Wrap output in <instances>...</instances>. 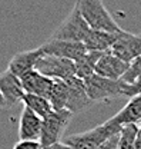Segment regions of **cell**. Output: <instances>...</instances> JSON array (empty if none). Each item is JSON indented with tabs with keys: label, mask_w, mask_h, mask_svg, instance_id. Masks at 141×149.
<instances>
[{
	"label": "cell",
	"mask_w": 141,
	"mask_h": 149,
	"mask_svg": "<svg viewBox=\"0 0 141 149\" xmlns=\"http://www.w3.org/2000/svg\"><path fill=\"white\" fill-rule=\"evenodd\" d=\"M123 126L117 125L111 118L104 123L88 129L81 133H74L66 138V143L70 145L73 149H97L101 143H104L108 138L120 133Z\"/></svg>",
	"instance_id": "1"
},
{
	"label": "cell",
	"mask_w": 141,
	"mask_h": 149,
	"mask_svg": "<svg viewBox=\"0 0 141 149\" xmlns=\"http://www.w3.org/2000/svg\"><path fill=\"white\" fill-rule=\"evenodd\" d=\"M76 3L80 9L81 16L93 30H104L114 33L123 32V29L116 23L114 17L107 10L103 0H77Z\"/></svg>",
	"instance_id": "2"
},
{
	"label": "cell",
	"mask_w": 141,
	"mask_h": 149,
	"mask_svg": "<svg viewBox=\"0 0 141 149\" xmlns=\"http://www.w3.org/2000/svg\"><path fill=\"white\" fill-rule=\"evenodd\" d=\"M91 32V27L87 24V22L80 13V9L77 3L74 4L73 10L69 13V16L61 22V24L53 32L50 39L56 40H69V42H81L84 43L86 37Z\"/></svg>",
	"instance_id": "3"
},
{
	"label": "cell",
	"mask_w": 141,
	"mask_h": 149,
	"mask_svg": "<svg viewBox=\"0 0 141 149\" xmlns=\"http://www.w3.org/2000/svg\"><path fill=\"white\" fill-rule=\"evenodd\" d=\"M86 91L93 103L108 100L117 96H124V83L123 80H111L94 73L90 77L84 79Z\"/></svg>",
	"instance_id": "4"
},
{
	"label": "cell",
	"mask_w": 141,
	"mask_h": 149,
	"mask_svg": "<svg viewBox=\"0 0 141 149\" xmlns=\"http://www.w3.org/2000/svg\"><path fill=\"white\" fill-rule=\"evenodd\" d=\"M73 115L74 113H71L69 109H60V111H53L47 118L43 119V128L40 136V143L43 145V148L60 142Z\"/></svg>",
	"instance_id": "5"
},
{
	"label": "cell",
	"mask_w": 141,
	"mask_h": 149,
	"mask_svg": "<svg viewBox=\"0 0 141 149\" xmlns=\"http://www.w3.org/2000/svg\"><path fill=\"white\" fill-rule=\"evenodd\" d=\"M36 69L40 73L46 74L52 79H61V80H70L76 76V62L70 59L56 57V56L44 55L40 57V60L36 65Z\"/></svg>",
	"instance_id": "6"
},
{
	"label": "cell",
	"mask_w": 141,
	"mask_h": 149,
	"mask_svg": "<svg viewBox=\"0 0 141 149\" xmlns=\"http://www.w3.org/2000/svg\"><path fill=\"white\" fill-rule=\"evenodd\" d=\"M44 52V55L70 59L73 62H77L87 53V47L81 42H69V40H56L49 39L46 43L40 46Z\"/></svg>",
	"instance_id": "7"
},
{
	"label": "cell",
	"mask_w": 141,
	"mask_h": 149,
	"mask_svg": "<svg viewBox=\"0 0 141 149\" xmlns=\"http://www.w3.org/2000/svg\"><path fill=\"white\" fill-rule=\"evenodd\" d=\"M111 53L120 57L121 60L131 63L134 59L141 56V33H128L124 32L120 35L118 40L111 47Z\"/></svg>",
	"instance_id": "8"
},
{
	"label": "cell",
	"mask_w": 141,
	"mask_h": 149,
	"mask_svg": "<svg viewBox=\"0 0 141 149\" xmlns=\"http://www.w3.org/2000/svg\"><path fill=\"white\" fill-rule=\"evenodd\" d=\"M0 93L6 102V108H12L23 102V96L26 95L20 77L9 70L0 74Z\"/></svg>",
	"instance_id": "9"
},
{
	"label": "cell",
	"mask_w": 141,
	"mask_h": 149,
	"mask_svg": "<svg viewBox=\"0 0 141 149\" xmlns=\"http://www.w3.org/2000/svg\"><path fill=\"white\" fill-rule=\"evenodd\" d=\"M67 83H69L70 92H69V100H67L66 109H69L74 115L88 109L93 105V100L90 99L87 91H86L84 80L74 76L70 80H67Z\"/></svg>",
	"instance_id": "10"
},
{
	"label": "cell",
	"mask_w": 141,
	"mask_h": 149,
	"mask_svg": "<svg viewBox=\"0 0 141 149\" xmlns=\"http://www.w3.org/2000/svg\"><path fill=\"white\" fill-rule=\"evenodd\" d=\"M43 128V118L23 105V111L19 120V138L20 141H40Z\"/></svg>",
	"instance_id": "11"
},
{
	"label": "cell",
	"mask_w": 141,
	"mask_h": 149,
	"mask_svg": "<svg viewBox=\"0 0 141 149\" xmlns=\"http://www.w3.org/2000/svg\"><path fill=\"white\" fill-rule=\"evenodd\" d=\"M128 66H130V63L121 60L120 57L113 55L111 50H108L98 60L96 73L103 77H107V79H111V80H121L128 70Z\"/></svg>",
	"instance_id": "12"
},
{
	"label": "cell",
	"mask_w": 141,
	"mask_h": 149,
	"mask_svg": "<svg viewBox=\"0 0 141 149\" xmlns=\"http://www.w3.org/2000/svg\"><path fill=\"white\" fill-rule=\"evenodd\" d=\"M41 56H44V52H43V49L40 46L36 47V49L19 52L10 59L7 70L20 77L24 73L36 69V65H37V62L40 60Z\"/></svg>",
	"instance_id": "13"
},
{
	"label": "cell",
	"mask_w": 141,
	"mask_h": 149,
	"mask_svg": "<svg viewBox=\"0 0 141 149\" xmlns=\"http://www.w3.org/2000/svg\"><path fill=\"white\" fill-rule=\"evenodd\" d=\"M20 80L26 93H33V95H39L49 99V95L53 86L52 77H47L46 74L40 73L37 69H33L23 76H20Z\"/></svg>",
	"instance_id": "14"
},
{
	"label": "cell",
	"mask_w": 141,
	"mask_h": 149,
	"mask_svg": "<svg viewBox=\"0 0 141 149\" xmlns=\"http://www.w3.org/2000/svg\"><path fill=\"white\" fill-rule=\"evenodd\" d=\"M123 32L114 33V32H104V30H93L88 33L84 40V45L87 50L91 52H108L114 46V43L118 40V37Z\"/></svg>",
	"instance_id": "15"
},
{
	"label": "cell",
	"mask_w": 141,
	"mask_h": 149,
	"mask_svg": "<svg viewBox=\"0 0 141 149\" xmlns=\"http://www.w3.org/2000/svg\"><path fill=\"white\" fill-rule=\"evenodd\" d=\"M111 119L120 126L141 123V95H135L130 97L125 106L123 109H120Z\"/></svg>",
	"instance_id": "16"
},
{
	"label": "cell",
	"mask_w": 141,
	"mask_h": 149,
	"mask_svg": "<svg viewBox=\"0 0 141 149\" xmlns=\"http://www.w3.org/2000/svg\"><path fill=\"white\" fill-rule=\"evenodd\" d=\"M104 53L106 52H91V50H88L81 59H78L76 62V76L84 80V79L90 77L91 74H94L97 63Z\"/></svg>",
	"instance_id": "17"
},
{
	"label": "cell",
	"mask_w": 141,
	"mask_h": 149,
	"mask_svg": "<svg viewBox=\"0 0 141 149\" xmlns=\"http://www.w3.org/2000/svg\"><path fill=\"white\" fill-rule=\"evenodd\" d=\"M69 92H70V88L66 80L53 79V86H52V91L49 95V100H50L54 111L66 109L67 100H69Z\"/></svg>",
	"instance_id": "18"
},
{
	"label": "cell",
	"mask_w": 141,
	"mask_h": 149,
	"mask_svg": "<svg viewBox=\"0 0 141 149\" xmlns=\"http://www.w3.org/2000/svg\"><path fill=\"white\" fill-rule=\"evenodd\" d=\"M24 106H27L29 109L37 113L40 118H47L52 112L54 111L50 100L47 97H43V96H39V95H33V93H26L23 96V102H21Z\"/></svg>",
	"instance_id": "19"
},
{
	"label": "cell",
	"mask_w": 141,
	"mask_h": 149,
	"mask_svg": "<svg viewBox=\"0 0 141 149\" xmlns=\"http://www.w3.org/2000/svg\"><path fill=\"white\" fill-rule=\"evenodd\" d=\"M137 130L138 125H125L120 132L118 149H137Z\"/></svg>",
	"instance_id": "20"
},
{
	"label": "cell",
	"mask_w": 141,
	"mask_h": 149,
	"mask_svg": "<svg viewBox=\"0 0 141 149\" xmlns=\"http://www.w3.org/2000/svg\"><path fill=\"white\" fill-rule=\"evenodd\" d=\"M138 79H141V56L137 57V59H134L130 63L128 70H127V73L124 74V77L121 80L125 82V83H134Z\"/></svg>",
	"instance_id": "21"
},
{
	"label": "cell",
	"mask_w": 141,
	"mask_h": 149,
	"mask_svg": "<svg viewBox=\"0 0 141 149\" xmlns=\"http://www.w3.org/2000/svg\"><path fill=\"white\" fill-rule=\"evenodd\" d=\"M125 83V82H124ZM135 95H141V79H138L134 83H125L124 85V96L133 97Z\"/></svg>",
	"instance_id": "22"
},
{
	"label": "cell",
	"mask_w": 141,
	"mask_h": 149,
	"mask_svg": "<svg viewBox=\"0 0 141 149\" xmlns=\"http://www.w3.org/2000/svg\"><path fill=\"white\" fill-rule=\"evenodd\" d=\"M13 149H44L40 141H19Z\"/></svg>",
	"instance_id": "23"
},
{
	"label": "cell",
	"mask_w": 141,
	"mask_h": 149,
	"mask_svg": "<svg viewBox=\"0 0 141 149\" xmlns=\"http://www.w3.org/2000/svg\"><path fill=\"white\" fill-rule=\"evenodd\" d=\"M118 142H120V133L108 138L104 143H101L97 149H118Z\"/></svg>",
	"instance_id": "24"
},
{
	"label": "cell",
	"mask_w": 141,
	"mask_h": 149,
	"mask_svg": "<svg viewBox=\"0 0 141 149\" xmlns=\"http://www.w3.org/2000/svg\"><path fill=\"white\" fill-rule=\"evenodd\" d=\"M44 149H73V148L70 145H67L66 142H57V143H53V145H50V146H47Z\"/></svg>",
	"instance_id": "25"
},
{
	"label": "cell",
	"mask_w": 141,
	"mask_h": 149,
	"mask_svg": "<svg viewBox=\"0 0 141 149\" xmlns=\"http://www.w3.org/2000/svg\"><path fill=\"white\" fill-rule=\"evenodd\" d=\"M135 143H137V149H141V123L138 125V130H137V141H135Z\"/></svg>",
	"instance_id": "26"
},
{
	"label": "cell",
	"mask_w": 141,
	"mask_h": 149,
	"mask_svg": "<svg viewBox=\"0 0 141 149\" xmlns=\"http://www.w3.org/2000/svg\"><path fill=\"white\" fill-rule=\"evenodd\" d=\"M0 108H6V102H4V99H3L1 93H0Z\"/></svg>",
	"instance_id": "27"
}]
</instances>
